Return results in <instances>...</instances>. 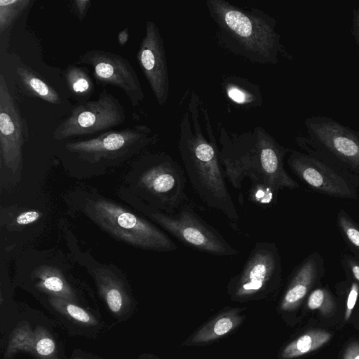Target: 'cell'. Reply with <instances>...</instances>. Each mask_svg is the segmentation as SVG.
<instances>
[{"label":"cell","instance_id":"31","mask_svg":"<svg viewBox=\"0 0 359 359\" xmlns=\"http://www.w3.org/2000/svg\"><path fill=\"white\" fill-rule=\"evenodd\" d=\"M72 4L79 20L82 21L91 6V1L76 0L72 1Z\"/></svg>","mask_w":359,"mask_h":359},{"label":"cell","instance_id":"11","mask_svg":"<svg viewBox=\"0 0 359 359\" xmlns=\"http://www.w3.org/2000/svg\"><path fill=\"white\" fill-rule=\"evenodd\" d=\"M281 260L274 243L257 242L241 272L229 287L234 299H246L262 293L276 282L281 273Z\"/></svg>","mask_w":359,"mask_h":359},{"label":"cell","instance_id":"16","mask_svg":"<svg viewBox=\"0 0 359 359\" xmlns=\"http://www.w3.org/2000/svg\"><path fill=\"white\" fill-rule=\"evenodd\" d=\"M41 302L53 317L72 335L95 338L106 329L99 312L55 297L45 296Z\"/></svg>","mask_w":359,"mask_h":359},{"label":"cell","instance_id":"14","mask_svg":"<svg viewBox=\"0 0 359 359\" xmlns=\"http://www.w3.org/2000/svg\"><path fill=\"white\" fill-rule=\"evenodd\" d=\"M137 60L156 102L163 106L168 101L170 82L163 40L154 21L146 22L145 34Z\"/></svg>","mask_w":359,"mask_h":359},{"label":"cell","instance_id":"26","mask_svg":"<svg viewBox=\"0 0 359 359\" xmlns=\"http://www.w3.org/2000/svg\"><path fill=\"white\" fill-rule=\"evenodd\" d=\"M251 182L248 191V198L252 203L265 208L276 203L279 191L264 182Z\"/></svg>","mask_w":359,"mask_h":359},{"label":"cell","instance_id":"19","mask_svg":"<svg viewBox=\"0 0 359 359\" xmlns=\"http://www.w3.org/2000/svg\"><path fill=\"white\" fill-rule=\"evenodd\" d=\"M318 264L311 257L306 259L297 269L280 303L283 311L297 308L313 285L318 273Z\"/></svg>","mask_w":359,"mask_h":359},{"label":"cell","instance_id":"3","mask_svg":"<svg viewBox=\"0 0 359 359\" xmlns=\"http://www.w3.org/2000/svg\"><path fill=\"white\" fill-rule=\"evenodd\" d=\"M216 25L217 43L251 62L276 65L280 56L292 60L276 32V20L258 8H243L224 0H207Z\"/></svg>","mask_w":359,"mask_h":359},{"label":"cell","instance_id":"21","mask_svg":"<svg viewBox=\"0 0 359 359\" xmlns=\"http://www.w3.org/2000/svg\"><path fill=\"white\" fill-rule=\"evenodd\" d=\"M223 87L226 94L233 102L245 107H258L262 104L259 86L248 80L238 77L224 79Z\"/></svg>","mask_w":359,"mask_h":359},{"label":"cell","instance_id":"23","mask_svg":"<svg viewBox=\"0 0 359 359\" xmlns=\"http://www.w3.org/2000/svg\"><path fill=\"white\" fill-rule=\"evenodd\" d=\"M242 320L238 310H231L217 316L201 328L192 337L193 343H203L222 337L238 326Z\"/></svg>","mask_w":359,"mask_h":359},{"label":"cell","instance_id":"34","mask_svg":"<svg viewBox=\"0 0 359 359\" xmlns=\"http://www.w3.org/2000/svg\"><path fill=\"white\" fill-rule=\"evenodd\" d=\"M68 359H102L97 355L83 351L81 349H75Z\"/></svg>","mask_w":359,"mask_h":359},{"label":"cell","instance_id":"2","mask_svg":"<svg viewBox=\"0 0 359 359\" xmlns=\"http://www.w3.org/2000/svg\"><path fill=\"white\" fill-rule=\"evenodd\" d=\"M218 130L220 160L226 178L235 189H241L245 177L278 191L299 188L284 167V158L291 149L280 144L262 127L231 134L219 123Z\"/></svg>","mask_w":359,"mask_h":359},{"label":"cell","instance_id":"22","mask_svg":"<svg viewBox=\"0 0 359 359\" xmlns=\"http://www.w3.org/2000/svg\"><path fill=\"white\" fill-rule=\"evenodd\" d=\"M332 334L327 331L310 330L287 345L281 353L283 359H292L314 351L327 344Z\"/></svg>","mask_w":359,"mask_h":359},{"label":"cell","instance_id":"10","mask_svg":"<svg viewBox=\"0 0 359 359\" xmlns=\"http://www.w3.org/2000/svg\"><path fill=\"white\" fill-rule=\"evenodd\" d=\"M156 140V135L149 127L136 125L108 131L93 138L68 142L65 148L83 160L96 163L135 154Z\"/></svg>","mask_w":359,"mask_h":359},{"label":"cell","instance_id":"9","mask_svg":"<svg viewBox=\"0 0 359 359\" xmlns=\"http://www.w3.org/2000/svg\"><path fill=\"white\" fill-rule=\"evenodd\" d=\"M126 111L120 101L103 90L97 100L76 105L70 114L53 130L55 140L92 135L122 124Z\"/></svg>","mask_w":359,"mask_h":359},{"label":"cell","instance_id":"36","mask_svg":"<svg viewBox=\"0 0 359 359\" xmlns=\"http://www.w3.org/2000/svg\"><path fill=\"white\" fill-rule=\"evenodd\" d=\"M129 38V29L126 27L118 34V41L121 46H125Z\"/></svg>","mask_w":359,"mask_h":359},{"label":"cell","instance_id":"18","mask_svg":"<svg viewBox=\"0 0 359 359\" xmlns=\"http://www.w3.org/2000/svg\"><path fill=\"white\" fill-rule=\"evenodd\" d=\"M32 279L36 290L45 296L58 297L96 311L81 299L76 291L57 267L41 265L33 271Z\"/></svg>","mask_w":359,"mask_h":359},{"label":"cell","instance_id":"15","mask_svg":"<svg viewBox=\"0 0 359 359\" xmlns=\"http://www.w3.org/2000/svg\"><path fill=\"white\" fill-rule=\"evenodd\" d=\"M33 320H20L11 330L6 344L4 359L12 358L16 351H25L34 359H67L62 342L50 327Z\"/></svg>","mask_w":359,"mask_h":359},{"label":"cell","instance_id":"25","mask_svg":"<svg viewBox=\"0 0 359 359\" xmlns=\"http://www.w3.org/2000/svg\"><path fill=\"white\" fill-rule=\"evenodd\" d=\"M30 0H0V34H8L14 22L29 6Z\"/></svg>","mask_w":359,"mask_h":359},{"label":"cell","instance_id":"1","mask_svg":"<svg viewBox=\"0 0 359 359\" xmlns=\"http://www.w3.org/2000/svg\"><path fill=\"white\" fill-rule=\"evenodd\" d=\"M208 111L191 92L179 123L178 150L184 172L203 203L222 212L231 222L239 215L229 191Z\"/></svg>","mask_w":359,"mask_h":359},{"label":"cell","instance_id":"33","mask_svg":"<svg viewBox=\"0 0 359 359\" xmlns=\"http://www.w3.org/2000/svg\"><path fill=\"white\" fill-rule=\"evenodd\" d=\"M342 359H359V342L351 343L346 348Z\"/></svg>","mask_w":359,"mask_h":359},{"label":"cell","instance_id":"32","mask_svg":"<svg viewBox=\"0 0 359 359\" xmlns=\"http://www.w3.org/2000/svg\"><path fill=\"white\" fill-rule=\"evenodd\" d=\"M351 33L357 46L359 48V6L352 11Z\"/></svg>","mask_w":359,"mask_h":359},{"label":"cell","instance_id":"4","mask_svg":"<svg viewBox=\"0 0 359 359\" xmlns=\"http://www.w3.org/2000/svg\"><path fill=\"white\" fill-rule=\"evenodd\" d=\"M85 212L100 229L128 245L158 252L177 249L175 243L156 225L113 201H89Z\"/></svg>","mask_w":359,"mask_h":359},{"label":"cell","instance_id":"27","mask_svg":"<svg viewBox=\"0 0 359 359\" xmlns=\"http://www.w3.org/2000/svg\"><path fill=\"white\" fill-rule=\"evenodd\" d=\"M306 305L309 309L317 310L324 316H330L335 307L332 294L325 288L314 290L309 296Z\"/></svg>","mask_w":359,"mask_h":359},{"label":"cell","instance_id":"37","mask_svg":"<svg viewBox=\"0 0 359 359\" xmlns=\"http://www.w3.org/2000/svg\"><path fill=\"white\" fill-rule=\"evenodd\" d=\"M147 359H154V358H147Z\"/></svg>","mask_w":359,"mask_h":359},{"label":"cell","instance_id":"5","mask_svg":"<svg viewBox=\"0 0 359 359\" xmlns=\"http://www.w3.org/2000/svg\"><path fill=\"white\" fill-rule=\"evenodd\" d=\"M184 170L165 153L148 156L138 178V187L149 206L172 214L188 202Z\"/></svg>","mask_w":359,"mask_h":359},{"label":"cell","instance_id":"12","mask_svg":"<svg viewBox=\"0 0 359 359\" xmlns=\"http://www.w3.org/2000/svg\"><path fill=\"white\" fill-rule=\"evenodd\" d=\"M79 63L92 67L96 81L121 88L133 107L144 99L139 78L130 62L120 55L104 50H90L81 55Z\"/></svg>","mask_w":359,"mask_h":359},{"label":"cell","instance_id":"28","mask_svg":"<svg viewBox=\"0 0 359 359\" xmlns=\"http://www.w3.org/2000/svg\"><path fill=\"white\" fill-rule=\"evenodd\" d=\"M337 222L339 228L347 239L359 250V229L343 210L339 212Z\"/></svg>","mask_w":359,"mask_h":359},{"label":"cell","instance_id":"6","mask_svg":"<svg viewBox=\"0 0 359 359\" xmlns=\"http://www.w3.org/2000/svg\"><path fill=\"white\" fill-rule=\"evenodd\" d=\"M297 144L304 152L291 150L287 164L291 170L311 188L328 196L353 198L355 190L342 168L327 155L310 144L306 136L295 138Z\"/></svg>","mask_w":359,"mask_h":359},{"label":"cell","instance_id":"24","mask_svg":"<svg viewBox=\"0 0 359 359\" xmlns=\"http://www.w3.org/2000/svg\"><path fill=\"white\" fill-rule=\"evenodd\" d=\"M64 74L67 86L74 97L88 98L91 95L94 86L90 76L83 69L69 65Z\"/></svg>","mask_w":359,"mask_h":359},{"label":"cell","instance_id":"7","mask_svg":"<svg viewBox=\"0 0 359 359\" xmlns=\"http://www.w3.org/2000/svg\"><path fill=\"white\" fill-rule=\"evenodd\" d=\"M148 216L172 236L196 250L217 256L232 257L238 254L188 203L172 214L149 206Z\"/></svg>","mask_w":359,"mask_h":359},{"label":"cell","instance_id":"35","mask_svg":"<svg viewBox=\"0 0 359 359\" xmlns=\"http://www.w3.org/2000/svg\"><path fill=\"white\" fill-rule=\"evenodd\" d=\"M347 263L353 277L359 282V262L349 259L347 260Z\"/></svg>","mask_w":359,"mask_h":359},{"label":"cell","instance_id":"30","mask_svg":"<svg viewBox=\"0 0 359 359\" xmlns=\"http://www.w3.org/2000/svg\"><path fill=\"white\" fill-rule=\"evenodd\" d=\"M42 217V213L37 210H27L20 213L14 220V224L24 226L36 222Z\"/></svg>","mask_w":359,"mask_h":359},{"label":"cell","instance_id":"13","mask_svg":"<svg viewBox=\"0 0 359 359\" xmlns=\"http://www.w3.org/2000/svg\"><path fill=\"white\" fill-rule=\"evenodd\" d=\"M28 126L11 93L6 81L0 74V152L5 166L13 172L22 161V147L28 137Z\"/></svg>","mask_w":359,"mask_h":359},{"label":"cell","instance_id":"8","mask_svg":"<svg viewBox=\"0 0 359 359\" xmlns=\"http://www.w3.org/2000/svg\"><path fill=\"white\" fill-rule=\"evenodd\" d=\"M304 126L311 145L341 168L359 173V131L323 115L306 118Z\"/></svg>","mask_w":359,"mask_h":359},{"label":"cell","instance_id":"20","mask_svg":"<svg viewBox=\"0 0 359 359\" xmlns=\"http://www.w3.org/2000/svg\"><path fill=\"white\" fill-rule=\"evenodd\" d=\"M16 74L24 94L42 99L53 104H59L62 102L58 93L35 72L22 66L16 69Z\"/></svg>","mask_w":359,"mask_h":359},{"label":"cell","instance_id":"17","mask_svg":"<svg viewBox=\"0 0 359 359\" xmlns=\"http://www.w3.org/2000/svg\"><path fill=\"white\" fill-rule=\"evenodd\" d=\"M93 278L98 293L113 317L118 322L128 320L135 311V303L123 280L103 267L94 271Z\"/></svg>","mask_w":359,"mask_h":359},{"label":"cell","instance_id":"29","mask_svg":"<svg viewBox=\"0 0 359 359\" xmlns=\"http://www.w3.org/2000/svg\"><path fill=\"white\" fill-rule=\"evenodd\" d=\"M358 294L359 285L357 283L353 282L351 285V288L346 300V311L344 314L345 320H348V319L350 318L352 311L356 304Z\"/></svg>","mask_w":359,"mask_h":359}]
</instances>
